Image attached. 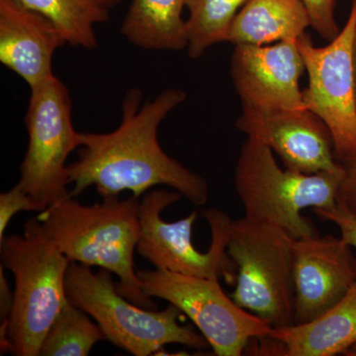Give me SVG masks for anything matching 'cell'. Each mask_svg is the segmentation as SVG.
<instances>
[{"label":"cell","mask_w":356,"mask_h":356,"mask_svg":"<svg viewBox=\"0 0 356 356\" xmlns=\"http://www.w3.org/2000/svg\"><path fill=\"white\" fill-rule=\"evenodd\" d=\"M185 100L182 89L168 88L142 103L140 89H129L117 129L79 133V159L67 166L70 195L76 198L95 186L102 198L118 197L124 191L140 198L153 187L165 185L194 205H205L209 197L205 178L168 156L159 142V126Z\"/></svg>","instance_id":"cell-1"},{"label":"cell","mask_w":356,"mask_h":356,"mask_svg":"<svg viewBox=\"0 0 356 356\" xmlns=\"http://www.w3.org/2000/svg\"><path fill=\"white\" fill-rule=\"evenodd\" d=\"M140 198H103L83 205L72 195L39 213L47 234L70 259L107 269L118 276L122 296L143 308L156 309L140 285L134 254L139 241Z\"/></svg>","instance_id":"cell-2"},{"label":"cell","mask_w":356,"mask_h":356,"mask_svg":"<svg viewBox=\"0 0 356 356\" xmlns=\"http://www.w3.org/2000/svg\"><path fill=\"white\" fill-rule=\"evenodd\" d=\"M0 257L15 281L6 334L8 353L39 356L47 332L67 303L70 259L37 217L25 222L23 235H6L0 240Z\"/></svg>","instance_id":"cell-3"},{"label":"cell","mask_w":356,"mask_h":356,"mask_svg":"<svg viewBox=\"0 0 356 356\" xmlns=\"http://www.w3.org/2000/svg\"><path fill=\"white\" fill-rule=\"evenodd\" d=\"M343 175L281 168L270 147L248 138L236 161L234 184L245 217L278 227L294 238H305L318 236V232L302 211L336 207Z\"/></svg>","instance_id":"cell-4"},{"label":"cell","mask_w":356,"mask_h":356,"mask_svg":"<svg viewBox=\"0 0 356 356\" xmlns=\"http://www.w3.org/2000/svg\"><path fill=\"white\" fill-rule=\"evenodd\" d=\"M112 273L70 262L65 277L67 301L96 321L106 341L135 356L153 355L168 344H182L197 350L209 348L207 339L179 323L181 312L170 305L163 311L143 308L122 296Z\"/></svg>","instance_id":"cell-5"},{"label":"cell","mask_w":356,"mask_h":356,"mask_svg":"<svg viewBox=\"0 0 356 356\" xmlns=\"http://www.w3.org/2000/svg\"><path fill=\"white\" fill-rule=\"evenodd\" d=\"M294 240L245 216L229 227L227 250L236 269L232 299L274 329L294 325Z\"/></svg>","instance_id":"cell-6"},{"label":"cell","mask_w":356,"mask_h":356,"mask_svg":"<svg viewBox=\"0 0 356 356\" xmlns=\"http://www.w3.org/2000/svg\"><path fill=\"white\" fill-rule=\"evenodd\" d=\"M182 197L179 192L165 189H154L143 196L139 207L138 254L156 269L219 281L224 278L233 284L236 269L227 250L233 220L215 208L204 211L212 240L207 252H199L192 243L197 211L177 222H165L163 218V211Z\"/></svg>","instance_id":"cell-7"},{"label":"cell","mask_w":356,"mask_h":356,"mask_svg":"<svg viewBox=\"0 0 356 356\" xmlns=\"http://www.w3.org/2000/svg\"><path fill=\"white\" fill-rule=\"evenodd\" d=\"M25 115L28 147L18 184L44 210L70 195L67 161L79 149L69 88L54 76L30 89Z\"/></svg>","instance_id":"cell-8"},{"label":"cell","mask_w":356,"mask_h":356,"mask_svg":"<svg viewBox=\"0 0 356 356\" xmlns=\"http://www.w3.org/2000/svg\"><path fill=\"white\" fill-rule=\"evenodd\" d=\"M355 30L353 0L346 24L327 46H315L306 34L296 41L309 79L304 108L329 129L341 165L356 158Z\"/></svg>","instance_id":"cell-9"},{"label":"cell","mask_w":356,"mask_h":356,"mask_svg":"<svg viewBox=\"0 0 356 356\" xmlns=\"http://www.w3.org/2000/svg\"><path fill=\"white\" fill-rule=\"evenodd\" d=\"M138 277L147 296L165 300L191 318L215 355H243L250 339L273 330L227 296L219 280L156 268L139 270Z\"/></svg>","instance_id":"cell-10"},{"label":"cell","mask_w":356,"mask_h":356,"mask_svg":"<svg viewBox=\"0 0 356 356\" xmlns=\"http://www.w3.org/2000/svg\"><path fill=\"white\" fill-rule=\"evenodd\" d=\"M238 131L278 154L287 170L308 173H343L334 154L332 134L306 109L259 111L243 107Z\"/></svg>","instance_id":"cell-11"},{"label":"cell","mask_w":356,"mask_h":356,"mask_svg":"<svg viewBox=\"0 0 356 356\" xmlns=\"http://www.w3.org/2000/svg\"><path fill=\"white\" fill-rule=\"evenodd\" d=\"M305 70L296 41L236 44L231 77L242 106L259 111L304 108L300 79Z\"/></svg>","instance_id":"cell-12"},{"label":"cell","mask_w":356,"mask_h":356,"mask_svg":"<svg viewBox=\"0 0 356 356\" xmlns=\"http://www.w3.org/2000/svg\"><path fill=\"white\" fill-rule=\"evenodd\" d=\"M343 238H295L294 325L311 322L337 305L356 283V259Z\"/></svg>","instance_id":"cell-13"},{"label":"cell","mask_w":356,"mask_h":356,"mask_svg":"<svg viewBox=\"0 0 356 356\" xmlns=\"http://www.w3.org/2000/svg\"><path fill=\"white\" fill-rule=\"evenodd\" d=\"M65 43L50 20L19 0H0V62L30 89L55 76L53 60Z\"/></svg>","instance_id":"cell-14"},{"label":"cell","mask_w":356,"mask_h":356,"mask_svg":"<svg viewBox=\"0 0 356 356\" xmlns=\"http://www.w3.org/2000/svg\"><path fill=\"white\" fill-rule=\"evenodd\" d=\"M269 336L282 341L286 356L343 355L356 343V283L320 317L304 324L273 327Z\"/></svg>","instance_id":"cell-15"},{"label":"cell","mask_w":356,"mask_h":356,"mask_svg":"<svg viewBox=\"0 0 356 356\" xmlns=\"http://www.w3.org/2000/svg\"><path fill=\"white\" fill-rule=\"evenodd\" d=\"M311 27L301 0H247L236 14L229 43L264 46L297 41Z\"/></svg>","instance_id":"cell-16"},{"label":"cell","mask_w":356,"mask_h":356,"mask_svg":"<svg viewBox=\"0 0 356 356\" xmlns=\"http://www.w3.org/2000/svg\"><path fill=\"white\" fill-rule=\"evenodd\" d=\"M185 0H133L121 33L147 51H179L188 46Z\"/></svg>","instance_id":"cell-17"},{"label":"cell","mask_w":356,"mask_h":356,"mask_svg":"<svg viewBox=\"0 0 356 356\" xmlns=\"http://www.w3.org/2000/svg\"><path fill=\"white\" fill-rule=\"evenodd\" d=\"M51 21L65 43L92 51L97 48L95 26L109 20L108 7L100 0H19Z\"/></svg>","instance_id":"cell-18"},{"label":"cell","mask_w":356,"mask_h":356,"mask_svg":"<svg viewBox=\"0 0 356 356\" xmlns=\"http://www.w3.org/2000/svg\"><path fill=\"white\" fill-rule=\"evenodd\" d=\"M247 0H185L188 9L187 53L193 60L202 57L211 47L229 41L236 14Z\"/></svg>","instance_id":"cell-19"},{"label":"cell","mask_w":356,"mask_h":356,"mask_svg":"<svg viewBox=\"0 0 356 356\" xmlns=\"http://www.w3.org/2000/svg\"><path fill=\"white\" fill-rule=\"evenodd\" d=\"M89 317L88 313L67 301L47 332L40 355H88L98 341H106L102 327Z\"/></svg>","instance_id":"cell-20"},{"label":"cell","mask_w":356,"mask_h":356,"mask_svg":"<svg viewBox=\"0 0 356 356\" xmlns=\"http://www.w3.org/2000/svg\"><path fill=\"white\" fill-rule=\"evenodd\" d=\"M22 211L40 213L44 208L18 184L10 191L0 194V240L6 236L7 227L13 217Z\"/></svg>","instance_id":"cell-21"},{"label":"cell","mask_w":356,"mask_h":356,"mask_svg":"<svg viewBox=\"0 0 356 356\" xmlns=\"http://www.w3.org/2000/svg\"><path fill=\"white\" fill-rule=\"evenodd\" d=\"M310 18L311 27L322 38L332 41L341 29L334 18L336 0H301Z\"/></svg>","instance_id":"cell-22"},{"label":"cell","mask_w":356,"mask_h":356,"mask_svg":"<svg viewBox=\"0 0 356 356\" xmlns=\"http://www.w3.org/2000/svg\"><path fill=\"white\" fill-rule=\"evenodd\" d=\"M320 219L332 222L341 231V236L356 250V214L337 203L330 210H313Z\"/></svg>","instance_id":"cell-23"},{"label":"cell","mask_w":356,"mask_h":356,"mask_svg":"<svg viewBox=\"0 0 356 356\" xmlns=\"http://www.w3.org/2000/svg\"><path fill=\"white\" fill-rule=\"evenodd\" d=\"M343 166L344 172L337 192V203L356 214V158Z\"/></svg>","instance_id":"cell-24"},{"label":"cell","mask_w":356,"mask_h":356,"mask_svg":"<svg viewBox=\"0 0 356 356\" xmlns=\"http://www.w3.org/2000/svg\"><path fill=\"white\" fill-rule=\"evenodd\" d=\"M4 266H0V323L9 320L13 312L14 302V291L11 290L10 285L3 271Z\"/></svg>","instance_id":"cell-25"},{"label":"cell","mask_w":356,"mask_h":356,"mask_svg":"<svg viewBox=\"0 0 356 356\" xmlns=\"http://www.w3.org/2000/svg\"><path fill=\"white\" fill-rule=\"evenodd\" d=\"M104 6L112 8V7L116 6L117 4L120 3L121 0H100Z\"/></svg>","instance_id":"cell-26"},{"label":"cell","mask_w":356,"mask_h":356,"mask_svg":"<svg viewBox=\"0 0 356 356\" xmlns=\"http://www.w3.org/2000/svg\"><path fill=\"white\" fill-rule=\"evenodd\" d=\"M343 355L356 356V343L353 344V346H351V348H348V350L343 353Z\"/></svg>","instance_id":"cell-27"},{"label":"cell","mask_w":356,"mask_h":356,"mask_svg":"<svg viewBox=\"0 0 356 356\" xmlns=\"http://www.w3.org/2000/svg\"><path fill=\"white\" fill-rule=\"evenodd\" d=\"M355 86H356V30L355 39Z\"/></svg>","instance_id":"cell-28"}]
</instances>
